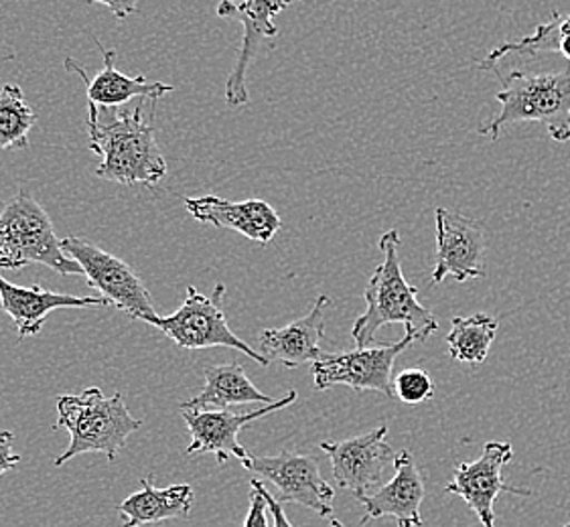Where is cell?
I'll return each instance as SVG.
<instances>
[{
  "instance_id": "11",
  "label": "cell",
  "mask_w": 570,
  "mask_h": 527,
  "mask_svg": "<svg viewBox=\"0 0 570 527\" xmlns=\"http://www.w3.org/2000/svg\"><path fill=\"white\" fill-rule=\"evenodd\" d=\"M389 426H380L367 435L354 436L337 443H321V450L333 465L335 483L355 495L357 501L370 495V489L382 483L390 465H394V448L386 443Z\"/></svg>"
},
{
  "instance_id": "9",
  "label": "cell",
  "mask_w": 570,
  "mask_h": 527,
  "mask_svg": "<svg viewBox=\"0 0 570 527\" xmlns=\"http://www.w3.org/2000/svg\"><path fill=\"white\" fill-rule=\"evenodd\" d=\"M242 467L276 487V501L298 504L321 517H333V489L321 475L320 463L301 453L283 450L276 457L250 455Z\"/></svg>"
},
{
  "instance_id": "5",
  "label": "cell",
  "mask_w": 570,
  "mask_h": 527,
  "mask_svg": "<svg viewBox=\"0 0 570 527\" xmlns=\"http://www.w3.org/2000/svg\"><path fill=\"white\" fill-rule=\"evenodd\" d=\"M29 264H43L61 276L83 275L80 264L63 252L46 209L21 191L0 203V270H21Z\"/></svg>"
},
{
  "instance_id": "27",
  "label": "cell",
  "mask_w": 570,
  "mask_h": 527,
  "mask_svg": "<svg viewBox=\"0 0 570 527\" xmlns=\"http://www.w3.org/2000/svg\"><path fill=\"white\" fill-rule=\"evenodd\" d=\"M250 487L252 489H256V491H261L264 499H266V504H268V511H271V516H273L274 519V527H293V524H291V521H288V517H286L283 504H281V501H276V497L271 495V491L266 489V485H264L261 479H252Z\"/></svg>"
},
{
  "instance_id": "19",
  "label": "cell",
  "mask_w": 570,
  "mask_h": 527,
  "mask_svg": "<svg viewBox=\"0 0 570 527\" xmlns=\"http://www.w3.org/2000/svg\"><path fill=\"white\" fill-rule=\"evenodd\" d=\"M96 47L100 49L104 58L102 71H98L94 78H88L86 69L78 66L73 59H66V68L80 76L81 81L86 83V96L88 103L96 106L100 110H112L122 103L130 102L132 98H149V100H159L165 93L173 92L175 88L163 81H150L142 76L130 78L120 73L115 68L116 51L104 49L102 43L96 39Z\"/></svg>"
},
{
  "instance_id": "15",
  "label": "cell",
  "mask_w": 570,
  "mask_h": 527,
  "mask_svg": "<svg viewBox=\"0 0 570 527\" xmlns=\"http://www.w3.org/2000/svg\"><path fill=\"white\" fill-rule=\"evenodd\" d=\"M185 209L199 223L234 230L244 238L266 246L281 230L283 219L263 199L228 201L217 196L187 197Z\"/></svg>"
},
{
  "instance_id": "22",
  "label": "cell",
  "mask_w": 570,
  "mask_h": 527,
  "mask_svg": "<svg viewBox=\"0 0 570 527\" xmlns=\"http://www.w3.org/2000/svg\"><path fill=\"white\" fill-rule=\"evenodd\" d=\"M544 53H560L562 58L570 61V14L554 12L548 23L538 24L537 31L515 41H505L502 46L491 49L488 58L478 63V68L488 71V69H498V63L502 59L518 58L534 59L544 56Z\"/></svg>"
},
{
  "instance_id": "24",
  "label": "cell",
  "mask_w": 570,
  "mask_h": 527,
  "mask_svg": "<svg viewBox=\"0 0 570 527\" xmlns=\"http://www.w3.org/2000/svg\"><path fill=\"white\" fill-rule=\"evenodd\" d=\"M37 115L24 100L19 86L7 83L0 90V152L9 149H27L29 132L33 130Z\"/></svg>"
},
{
  "instance_id": "2",
  "label": "cell",
  "mask_w": 570,
  "mask_h": 527,
  "mask_svg": "<svg viewBox=\"0 0 570 527\" xmlns=\"http://www.w3.org/2000/svg\"><path fill=\"white\" fill-rule=\"evenodd\" d=\"M377 248L384 252V262L376 268L365 287V302L367 309L355 321L352 335L357 347H367L374 344L376 332L384 325L400 322L406 327V332L414 337V341H426L433 332L439 331V321L433 312L422 307L416 300L419 290L409 285L402 275L400 266V233L389 230L380 241Z\"/></svg>"
},
{
  "instance_id": "8",
  "label": "cell",
  "mask_w": 570,
  "mask_h": 527,
  "mask_svg": "<svg viewBox=\"0 0 570 527\" xmlns=\"http://www.w3.org/2000/svg\"><path fill=\"white\" fill-rule=\"evenodd\" d=\"M412 344L414 337L406 332L396 344L355 347L347 354L325 356L311 367L315 388L323 391L333 386H347L354 391H380L386 398H396L392 367Z\"/></svg>"
},
{
  "instance_id": "17",
  "label": "cell",
  "mask_w": 570,
  "mask_h": 527,
  "mask_svg": "<svg viewBox=\"0 0 570 527\" xmlns=\"http://www.w3.org/2000/svg\"><path fill=\"white\" fill-rule=\"evenodd\" d=\"M330 297L321 295L308 315L286 325L283 329H264L258 337L261 354L271 364H283L295 369L305 364H315L323 359L321 341L325 339V310L330 307Z\"/></svg>"
},
{
  "instance_id": "23",
  "label": "cell",
  "mask_w": 570,
  "mask_h": 527,
  "mask_svg": "<svg viewBox=\"0 0 570 527\" xmlns=\"http://www.w3.org/2000/svg\"><path fill=\"white\" fill-rule=\"evenodd\" d=\"M495 335L498 321L491 315L478 312L471 317H455L446 335L449 356L459 364L481 366L488 359Z\"/></svg>"
},
{
  "instance_id": "14",
  "label": "cell",
  "mask_w": 570,
  "mask_h": 527,
  "mask_svg": "<svg viewBox=\"0 0 570 527\" xmlns=\"http://www.w3.org/2000/svg\"><path fill=\"white\" fill-rule=\"evenodd\" d=\"M297 0H222L217 4V14L226 19H236L244 27L238 59L232 68L226 81V102L232 108L246 106L250 102V93L246 86V73L250 68L252 59L256 56L258 47L266 39H274L278 34V27L274 24V17L285 11L288 4Z\"/></svg>"
},
{
  "instance_id": "3",
  "label": "cell",
  "mask_w": 570,
  "mask_h": 527,
  "mask_svg": "<svg viewBox=\"0 0 570 527\" xmlns=\"http://www.w3.org/2000/svg\"><path fill=\"white\" fill-rule=\"evenodd\" d=\"M142 420L135 418L126 408L120 391L106 398L100 388H88L81 394H63L58 400L56 430L69 432V447L56 459V467L71 459L98 453L115 463L118 453L126 447L128 436L135 435Z\"/></svg>"
},
{
  "instance_id": "30",
  "label": "cell",
  "mask_w": 570,
  "mask_h": 527,
  "mask_svg": "<svg viewBox=\"0 0 570 527\" xmlns=\"http://www.w3.org/2000/svg\"><path fill=\"white\" fill-rule=\"evenodd\" d=\"M331 519V526L333 527H345L343 526L342 521L340 519H335V517H330Z\"/></svg>"
},
{
  "instance_id": "4",
  "label": "cell",
  "mask_w": 570,
  "mask_h": 527,
  "mask_svg": "<svg viewBox=\"0 0 570 527\" xmlns=\"http://www.w3.org/2000/svg\"><path fill=\"white\" fill-rule=\"evenodd\" d=\"M498 78L502 90L495 93L500 112L483 120L478 132L498 140L503 128L515 122H542L548 135L557 142L570 140V68L560 73L528 76L522 71H510Z\"/></svg>"
},
{
  "instance_id": "1",
  "label": "cell",
  "mask_w": 570,
  "mask_h": 527,
  "mask_svg": "<svg viewBox=\"0 0 570 527\" xmlns=\"http://www.w3.org/2000/svg\"><path fill=\"white\" fill-rule=\"evenodd\" d=\"M142 106L104 120L100 108L88 103L90 150L100 157L96 175L104 181L155 189L167 177V161Z\"/></svg>"
},
{
  "instance_id": "26",
  "label": "cell",
  "mask_w": 570,
  "mask_h": 527,
  "mask_svg": "<svg viewBox=\"0 0 570 527\" xmlns=\"http://www.w3.org/2000/svg\"><path fill=\"white\" fill-rule=\"evenodd\" d=\"M242 527H271L268 524V504L264 499L261 491L252 489L250 494V509H248V516Z\"/></svg>"
},
{
  "instance_id": "13",
  "label": "cell",
  "mask_w": 570,
  "mask_h": 527,
  "mask_svg": "<svg viewBox=\"0 0 570 527\" xmlns=\"http://www.w3.org/2000/svg\"><path fill=\"white\" fill-rule=\"evenodd\" d=\"M513 459L510 443H485L478 460L459 463L453 481L445 487L446 494L461 497L480 517L481 526L495 527V501L503 491L515 495H530L503 481V467Z\"/></svg>"
},
{
  "instance_id": "25",
  "label": "cell",
  "mask_w": 570,
  "mask_h": 527,
  "mask_svg": "<svg viewBox=\"0 0 570 527\" xmlns=\"http://www.w3.org/2000/svg\"><path fill=\"white\" fill-rule=\"evenodd\" d=\"M394 396L404 404H422L434 396L433 379L422 369H404L394 378Z\"/></svg>"
},
{
  "instance_id": "29",
  "label": "cell",
  "mask_w": 570,
  "mask_h": 527,
  "mask_svg": "<svg viewBox=\"0 0 570 527\" xmlns=\"http://www.w3.org/2000/svg\"><path fill=\"white\" fill-rule=\"evenodd\" d=\"M86 2L104 4V7H108L110 11L115 12L118 19H126V17H130L132 12H137L138 2H140V0H86Z\"/></svg>"
},
{
  "instance_id": "28",
  "label": "cell",
  "mask_w": 570,
  "mask_h": 527,
  "mask_svg": "<svg viewBox=\"0 0 570 527\" xmlns=\"http://www.w3.org/2000/svg\"><path fill=\"white\" fill-rule=\"evenodd\" d=\"M12 440H14V435L11 430L0 432V477L21 463V457L12 450Z\"/></svg>"
},
{
  "instance_id": "31",
  "label": "cell",
  "mask_w": 570,
  "mask_h": 527,
  "mask_svg": "<svg viewBox=\"0 0 570 527\" xmlns=\"http://www.w3.org/2000/svg\"><path fill=\"white\" fill-rule=\"evenodd\" d=\"M564 527H570V524H567V526H564Z\"/></svg>"
},
{
  "instance_id": "18",
  "label": "cell",
  "mask_w": 570,
  "mask_h": 527,
  "mask_svg": "<svg viewBox=\"0 0 570 527\" xmlns=\"http://www.w3.org/2000/svg\"><path fill=\"white\" fill-rule=\"evenodd\" d=\"M88 307H110L102 297H73L51 292L46 288L17 287L0 276V310H4L17 327L19 339L41 332L49 312L58 309H88Z\"/></svg>"
},
{
  "instance_id": "20",
  "label": "cell",
  "mask_w": 570,
  "mask_h": 527,
  "mask_svg": "<svg viewBox=\"0 0 570 527\" xmlns=\"http://www.w3.org/2000/svg\"><path fill=\"white\" fill-rule=\"evenodd\" d=\"M142 489L128 495L118 505V516L122 527L155 526L167 519H187L194 511V487L191 485H171L157 489L153 477L140 481Z\"/></svg>"
},
{
  "instance_id": "21",
  "label": "cell",
  "mask_w": 570,
  "mask_h": 527,
  "mask_svg": "<svg viewBox=\"0 0 570 527\" xmlns=\"http://www.w3.org/2000/svg\"><path fill=\"white\" fill-rule=\"evenodd\" d=\"M204 390L191 400L179 404V410H229L244 404H273L274 398L258 390L238 361L206 367Z\"/></svg>"
},
{
  "instance_id": "10",
  "label": "cell",
  "mask_w": 570,
  "mask_h": 527,
  "mask_svg": "<svg viewBox=\"0 0 570 527\" xmlns=\"http://www.w3.org/2000/svg\"><path fill=\"white\" fill-rule=\"evenodd\" d=\"M433 285L455 278L459 285L488 275V233L480 221L439 207Z\"/></svg>"
},
{
  "instance_id": "7",
  "label": "cell",
  "mask_w": 570,
  "mask_h": 527,
  "mask_svg": "<svg viewBox=\"0 0 570 527\" xmlns=\"http://www.w3.org/2000/svg\"><path fill=\"white\" fill-rule=\"evenodd\" d=\"M224 295L226 287L217 285L212 297L202 295L195 287H187V297L181 307L169 317H160L157 322L165 337H169L179 349H214L228 347L244 356L250 357L258 366H271V361L250 345L242 341L236 332L229 329L224 312Z\"/></svg>"
},
{
  "instance_id": "12",
  "label": "cell",
  "mask_w": 570,
  "mask_h": 527,
  "mask_svg": "<svg viewBox=\"0 0 570 527\" xmlns=\"http://www.w3.org/2000/svg\"><path fill=\"white\" fill-rule=\"evenodd\" d=\"M297 391L291 390L281 400L261 406L250 412H232V410H181V418L189 428L191 443L185 455H214L219 465H224L229 457L246 460L250 453L242 447L238 435L244 426L250 425L258 418L268 414L278 412L286 406L295 404Z\"/></svg>"
},
{
  "instance_id": "16",
  "label": "cell",
  "mask_w": 570,
  "mask_h": 527,
  "mask_svg": "<svg viewBox=\"0 0 570 527\" xmlns=\"http://www.w3.org/2000/svg\"><path fill=\"white\" fill-rule=\"evenodd\" d=\"M426 495V485L421 470L409 450H400L394 460V477L380 487L376 494L367 495L360 504L365 514L360 526L370 519L394 517L399 527H422L421 505Z\"/></svg>"
},
{
  "instance_id": "6",
  "label": "cell",
  "mask_w": 570,
  "mask_h": 527,
  "mask_svg": "<svg viewBox=\"0 0 570 527\" xmlns=\"http://www.w3.org/2000/svg\"><path fill=\"white\" fill-rule=\"evenodd\" d=\"M61 248L71 260L80 264L88 287L94 288L98 297L108 300V305L122 310L130 319L157 327L160 315L155 309L149 288L128 264L76 236L63 238Z\"/></svg>"
}]
</instances>
